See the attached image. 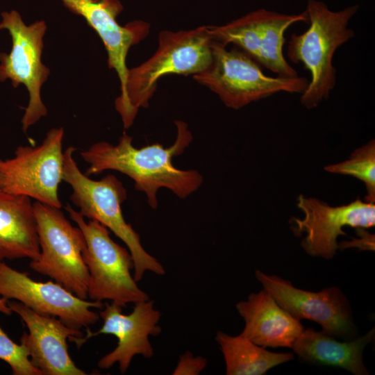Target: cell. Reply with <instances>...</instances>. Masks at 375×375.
<instances>
[{
    "label": "cell",
    "instance_id": "6da1fadb",
    "mask_svg": "<svg viewBox=\"0 0 375 375\" xmlns=\"http://www.w3.org/2000/svg\"><path fill=\"white\" fill-rule=\"evenodd\" d=\"M174 123L176 138L168 147L155 143L136 148L133 138L125 133L115 145L104 141L93 144L81 153L90 165L84 174L90 176L106 170L126 174L133 180L135 190L145 193L153 209L158 207L157 192L160 188L169 190L180 199L188 197L200 188L203 178L195 169H180L173 165V158L182 154L193 138L185 122Z\"/></svg>",
    "mask_w": 375,
    "mask_h": 375
},
{
    "label": "cell",
    "instance_id": "7a4b0ae2",
    "mask_svg": "<svg viewBox=\"0 0 375 375\" xmlns=\"http://www.w3.org/2000/svg\"><path fill=\"white\" fill-rule=\"evenodd\" d=\"M155 53L140 65L128 69L125 93L115 100L124 126H132L140 108H147L157 83L169 75H194L205 70L212 60L213 40L208 26L191 30L162 31Z\"/></svg>",
    "mask_w": 375,
    "mask_h": 375
},
{
    "label": "cell",
    "instance_id": "3957f363",
    "mask_svg": "<svg viewBox=\"0 0 375 375\" xmlns=\"http://www.w3.org/2000/svg\"><path fill=\"white\" fill-rule=\"evenodd\" d=\"M358 6L333 12L322 1L308 0L306 12L310 26L301 34L292 33L287 55L294 63L301 62L311 74L301 103L308 109L317 107L328 98L335 85V68L333 58L335 51L354 37L348 23Z\"/></svg>",
    "mask_w": 375,
    "mask_h": 375
},
{
    "label": "cell",
    "instance_id": "277c9868",
    "mask_svg": "<svg viewBox=\"0 0 375 375\" xmlns=\"http://www.w3.org/2000/svg\"><path fill=\"white\" fill-rule=\"evenodd\" d=\"M76 151L70 146L63 153L62 181L72 188V202L84 217L99 222L125 243L133 260V278L136 282L143 278L147 271L164 275L163 266L145 251L139 234L124 218L121 206L127 193L122 182L112 174L99 181L90 178L79 169L74 158Z\"/></svg>",
    "mask_w": 375,
    "mask_h": 375
},
{
    "label": "cell",
    "instance_id": "5b68a950",
    "mask_svg": "<svg viewBox=\"0 0 375 375\" xmlns=\"http://www.w3.org/2000/svg\"><path fill=\"white\" fill-rule=\"evenodd\" d=\"M226 47L213 40L210 65L192 77L215 93L230 108L240 109L281 92L303 93L308 85L305 77L266 76L244 52L236 49L227 50Z\"/></svg>",
    "mask_w": 375,
    "mask_h": 375
},
{
    "label": "cell",
    "instance_id": "8992f818",
    "mask_svg": "<svg viewBox=\"0 0 375 375\" xmlns=\"http://www.w3.org/2000/svg\"><path fill=\"white\" fill-rule=\"evenodd\" d=\"M65 209L86 241L84 260L90 274L88 298L98 301L110 300L122 308L149 300V295L131 275L134 263L128 249L114 242L108 228L99 222H86L69 204Z\"/></svg>",
    "mask_w": 375,
    "mask_h": 375
},
{
    "label": "cell",
    "instance_id": "52a82bcc",
    "mask_svg": "<svg viewBox=\"0 0 375 375\" xmlns=\"http://www.w3.org/2000/svg\"><path fill=\"white\" fill-rule=\"evenodd\" d=\"M33 208L40 255L31 260L30 267L87 299L90 274L84 260L86 241L82 231L69 222L60 208L39 201L33 203Z\"/></svg>",
    "mask_w": 375,
    "mask_h": 375
},
{
    "label": "cell",
    "instance_id": "ba28073f",
    "mask_svg": "<svg viewBox=\"0 0 375 375\" xmlns=\"http://www.w3.org/2000/svg\"><path fill=\"white\" fill-rule=\"evenodd\" d=\"M308 22L306 11L287 15L265 9L249 12L221 26H208L213 40L233 44L258 65L284 78L297 77L283 56L285 33L292 24Z\"/></svg>",
    "mask_w": 375,
    "mask_h": 375
},
{
    "label": "cell",
    "instance_id": "9c48e42d",
    "mask_svg": "<svg viewBox=\"0 0 375 375\" xmlns=\"http://www.w3.org/2000/svg\"><path fill=\"white\" fill-rule=\"evenodd\" d=\"M46 28L44 21L26 25L16 10L1 13L0 30L9 32L12 49L9 53H0V81L10 79L15 88L23 84L28 90L29 102L22 119L24 131L47 114L40 96L49 74L41 60Z\"/></svg>",
    "mask_w": 375,
    "mask_h": 375
},
{
    "label": "cell",
    "instance_id": "30bf717a",
    "mask_svg": "<svg viewBox=\"0 0 375 375\" xmlns=\"http://www.w3.org/2000/svg\"><path fill=\"white\" fill-rule=\"evenodd\" d=\"M63 135L62 127L52 128L40 145L19 146L13 158L0 159L3 191L60 208L58 188L62 181Z\"/></svg>",
    "mask_w": 375,
    "mask_h": 375
},
{
    "label": "cell",
    "instance_id": "8fae6325",
    "mask_svg": "<svg viewBox=\"0 0 375 375\" xmlns=\"http://www.w3.org/2000/svg\"><path fill=\"white\" fill-rule=\"evenodd\" d=\"M297 206L303 217H293L291 228L296 235L306 233L301 246L310 256L333 258L338 249V238L346 235L343 228H369L375 225V205L360 199L339 206L300 194Z\"/></svg>",
    "mask_w": 375,
    "mask_h": 375
},
{
    "label": "cell",
    "instance_id": "7c38bea8",
    "mask_svg": "<svg viewBox=\"0 0 375 375\" xmlns=\"http://www.w3.org/2000/svg\"><path fill=\"white\" fill-rule=\"evenodd\" d=\"M0 297L17 301L33 311L56 317L72 328L94 324L102 301L83 299L55 281L39 282L0 261Z\"/></svg>",
    "mask_w": 375,
    "mask_h": 375
},
{
    "label": "cell",
    "instance_id": "4fadbf2b",
    "mask_svg": "<svg viewBox=\"0 0 375 375\" xmlns=\"http://www.w3.org/2000/svg\"><path fill=\"white\" fill-rule=\"evenodd\" d=\"M256 277L276 301L293 317L319 324L322 331L349 340L356 336L349 303L340 289L310 292L297 288L279 276L256 271Z\"/></svg>",
    "mask_w": 375,
    "mask_h": 375
},
{
    "label": "cell",
    "instance_id": "5bb4252c",
    "mask_svg": "<svg viewBox=\"0 0 375 375\" xmlns=\"http://www.w3.org/2000/svg\"><path fill=\"white\" fill-rule=\"evenodd\" d=\"M134 305L133 311L124 315L119 306L113 302L105 303L99 313L103 319L101 328L96 332L88 329L85 337L74 341L80 347L88 339L100 334L112 335L117 338V347L99 360V368L108 369L118 363L121 374H124L134 356L141 355L147 358L153 356L149 336H156L161 333V328L158 325L161 312L154 308L153 300Z\"/></svg>",
    "mask_w": 375,
    "mask_h": 375
},
{
    "label": "cell",
    "instance_id": "9a60e30c",
    "mask_svg": "<svg viewBox=\"0 0 375 375\" xmlns=\"http://www.w3.org/2000/svg\"><path fill=\"white\" fill-rule=\"evenodd\" d=\"M11 310L17 313L28 328L20 339L32 365L42 375H85L68 352L67 340L74 342L83 336L78 329L65 324L58 318L38 313L23 303L8 301Z\"/></svg>",
    "mask_w": 375,
    "mask_h": 375
},
{
    "label": "cell",
    "instance_id": "2e32d148",
    "mask_svg": "<svg viewBox=\"0 0 375 375\" xmlns=\"http://www.w3.org/2000/svg\"><path fill=\"white\" fill-rule=\"evenodd\" d=\"M62 1L71 11L81 15L101 39L107 51L108 67L116 72L119 79V97H123L128 72V50L148 35L150 25L141 20L125 26L119 24L116 18L123 7L118 0Z\"/></svg>",
    "mask_w": 375,
    "mask_h": 375
},
{
    "label": "cell",
    "instance_id": "e0dca14e",
    "mask_svg": "<svg viewBox=\"0 0 375 375\" xmlns=\"http://www.w3.org/2000/svg\"><path fill=\"white\" fill-rule=\"evenodd\" d=\"M236 309L245 322L240 335L262 347L292 348L304 329L264 289L238 302Z\"/></svg>",
    "mask_w": 375,
    "mask_h": 375
},
{
    "label": "cell",
    "instance_id": "ac0fdd59",
    "mask_svg": "<svg viewBox=\"0 0 375 375\" xmlns=\"http://www.w3.org/2000/svg\"><path fill=\"white\" fill-rule=\"evenodd\" d=\"M40 247L31 198L0 192V261L39 258Z\"/></svg>",
    "mask_w": 375,
    "mask_h": 375
},
{
    "label": "cell",
    "instance_id": "d6986e66",
    "mask_svg": "<svg viewBox=\"0 0 375 375\" xmlns=\"http://www.w3.org/2000/svg\"><path fill=\"white\" fill-rule=\"evenodd\" d=\"M374 338V328L361 338L344 342L311 328H304L292 349L303 360L315 364L342 368L355 375H366L362 353Z\"/></svg>",
    "mask_w": 375,
    "mask_h": 375
},
{
    "label": "cell",
    "instance_id": "ffe728a7",
    "mask_svg": "<svg viewBox=\"0 0 375 375\" xmlns=\"http://www.w3.org/2000/svg\"><path fill=\"white\" fill-rule=\"evenodd\" d=\"M215 339L224 358L227 375H262L294 359L291 352L267 351L240 334L231 336L219 331Z\"/></svg>",
    "mask_w": 375,
    "mask_h": 375
},
{
    "label": "cell",
    "instance_id": "44dd1931",
    "mask_svg": "<svg viewBox=\"0 0 375 375\" xmlns=\"http://www.w3.org/2000/svg\"><path fill=\"white\" fill-rule=\"evenodd\" d=\"M324 169L330 173L353 176L362 181L366 188L364 201H375V142L372 139L355 149L342 162L328 165Z\"/></svg>",
    "mask_w": 375,
    "mask_h": 375
},
{
    "label": "cell",
    "instance_id": "7402d4cb",
    "mask_svg": "<svg viewBox=\"0 0 375 375\" xmlns=\"http://www.w3.org/2000/svg\"><path fill=\"white\" fill-rule=\"evenodd\" d=\"M8 299L0 297V312L10 315ZM0 359L9 365L14 375H42L30 361L26 347L14 342L0 326Z\"/></svg>",
    "mask_w": 375,
    "mask_h": 375
},
{
    "label": "cell",
    "instance_id": "603a6c76",
    "mask_svg": "<svg viewBox=\"0 0 375 375\" xmlns=\"http://www.w3.org/2000/svg\"><path fill=\"white\" fill-rule=\"evenodd\" d=\"M207 360L201 356H194L186 351L180 356L179 360L172 373L174 375H197L206 367Z\"/></svg>",
    "mask_w": 375,
    "mask_h": 375
},
{
    "label": "cell",
    "instance_id": "cb8c5ba5",
    "mask_svg": "<svg viewBox=\"0 0 375 375\" xmlns=\"http://www.w3.org/2000/svg\"><path fill=\"white\" fill-rule=\"evenodd\" d=\"M360 238H353L351 241L342 242L338 244V249H344L349 247H358L361 250H374V235L370 234L365 228H356Z\"/></svg>",
    "mask_w": 375,
    "mask_h": 375
},
{
    "label": "cell",
    "instance_id": "d4e9b609",
    "mask_svg": "<svg viewBox=\"0 0 375 375\" xmlns=\"http://www.w3.org/2000/svg\"><path fill=\"white\" fill-rule=\"evenodd\" d=\"M3 191V177L1 173L0 172V192Z\"/></svg>",
    "mask_w": 375,
    "mask_h": 375
}]
</instances>
